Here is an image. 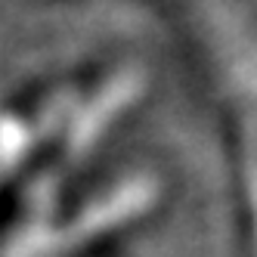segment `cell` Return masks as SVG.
<instances>
[{
	"instance_id": "6da1fadb",
	"label": "cell",
	"mask_w": 257,
	"mask_h": 257,
	"mask_svg": "<svg viewBox=\"0 0 257 257\" xmlns=\"http://www.w3.org/2000/svg\"><path fill=\"white\" fill-rule=\"evenodd\" d=\"M158 198H161V186L152 174L137 171L118 177L115 183L96 189L68 220H62L56 254L81 251L90 242H99V238L137 223L158 205Z\"/></svg>"
},
{
	"instance_id": "7a4b0ae2",
	"label": "cell",
	"mask_w": 257,
	"mask_h": 257,
	"mask_svg": "<svg viewBox=\"0 0 257 257\" xmlns=\"http://www.w3.org/2000/svg\"><path fill=\"white\" fill-rule=\"evenodd\" d=\"M146 84L149 81L140 65H121L115 75H108L87 96H81L59 137V168H78L87 155H93L112 134V127H118V121L143 99Z\"/></svg>"
},
{
	"instance_id": "3957f363",
	"label": "cell",
	"mask_w": 257,
	"mask_h": 257,
	"mask_svg": "<svg viewBox=\"0 0 257 257\" xmlns=\"http://www.w3.org/2000/svg\"><path fill=\"white\" fill-rule=\"evenodd\" d=\"M245 183H248V211H251V229H254V248H257V124L245 121Z\"/></svg>"
}]
</instances>
